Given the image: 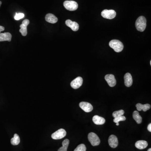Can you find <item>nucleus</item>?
I'll return each instance as SVG.
<instances>
[{
    "mask_svg": "<svg viewBox=\"0 0 151 151\" xmlns=\"http://www.w3.org/2000/svg\"><path fill=\"white\" fill-rule=\"evenodd\" d=\"M135 25L136 29L139 31L141 32L144 31L146 27V19L144 16H139L136 21Z\"/></svg>",
    "mask_w": 151,
    "mask_h": 151,
    "instance_id": "f257e3e1",
    "label": "nucleus"
},
{
    "mask_svg": "<svg viewBox=\"0 0 151 151\" xmlns=\"http://www.w3.org/2000/svg\"><path fill=\"white\" fill-rule=\"evenodd\" d=\"M109 46L116 52H120L124 49V45L122 43L117 40H113L110 42Z\"/></svg>",
    "mask_w": 151,
    "mask_h": 151,
    "instance_id": "f03ea898",
    "label": "nucleus"
},
{
    "mask_svg": "<svg viewBox=\"0 0 151 151\" xmlns=\"http://www.w3.org/2000/svg\"><path fill=\"white\" fill-rule=\"evenodd\" d=\"M88 139L93 146H98L100 144V140L99 137L94 133L91 132L89 134L88 136Z\"/></svg>",
    "mask_w": 151,
    "mask_h": 151,
    "instance_id": "7ed1b4c3",
    "label": "nucleus"
},
{
    "mask_svg": "<svg viewBox=\"0 0 151 151\" xmlns=\"http://www.w3.org/2000/svg\"><path fill=\"white\" fill-rule=\"evenodd\" d=\"M64 6L67 10L70 11H74L77 10L78 8L77 3L73 1H64Z\"/></svg>",
    "mask_w": 151,
    "mask_h": 151,
    "instance_id": "20e7f679",
    "label": "nucleus"
},
{
    "mask_svg": "<svg viewBox=\"0 0 151 151\" xmlns=\"http://www.w3.org/2000/svg\"><path fill=\"white\" fill-rule=\"evenodd\" d=\"M101 15L105 19H112L116 16V13L113 10H104L101 13Z\"/></svg>",
    "mask_w": 151,
    "mask_h": 151,
    "instance_id": "39448f33",
    "label": "nucleus"
},
{
    "mask_svg": "<svg viewBox=\"0 0 151 151\" xmlns=\"http://www.w3.org/2000/svg\"><path fill=\"white\" fill-rule=\"evenodd\" d=\"M66 135V132L65 130L63 129H61L53 133L51 135V137L53 139L57 140L63 139Z\"/></svg>",
    "mask_w": 151,
    "mask_h": 151,
    "instance_id": "423d86ee",
    "label": "nucleus"
},
{
    "mask_svg": "<svg viewBox=\"0 0 151 151\" xmlns=\"http://www.w3.org/2000/svg\"><path fill=\"white\" fill-rule=\"evenodd\" d=\"M29 24V21L28 19H26L22 21V24L20 26V29L19 32L23 36H25L27 35V26Z\"/></svg>",
    "mask_w": 151,
    "mask_h": 151,
    "instance_id": "0eeeda50",
    "label": "nucleus"
},
{
    "mask_svg": "<svg viewBox=\"0 0 151 151\" xmlns=\"http://www.w3.org/2000/svg\"><path fill=\"white\" fill-rule=\"evenodd\" d=\"M83 79L81 77L79 76L73 80L71 83V87L74 89H77L80 87L82 85Z\"/></svg>",
    "mask_w": 151,
    "mask_h": 151,
    "instance_id": "6e6552de",
    "label": "nucleus"
},
{
    "mask_svg": "<svg viewBox=\"0 0 151 151\" xmlns=\"http://www.w3.org/2000/svg\"><path fill=\"white\" fill-rule=\"evenodd\" d=\"M79 106L85 112H90L93 109L92 105L89 102H81L79 103Z\"/></svg>",
    "mask_w": 151,
    "mask_h": 151,
    "instance_id": "1a4fd4ad",
    "label": "nucleus"
},
{
    "mask_svg": "<svg viewBox=\"0 0 151 151\" xmlns=\"http://www.w3.org/2000/svg\"><path fill=\"white\" fill-rule=\"evenodd\" d=\"M105 78L109 86L110 87H113L116 85V79L113 75L107 74L105 76Z\"/></svg>",
    "mask_w": 151,
    "mask_h": 151,
    "instance_id": "9d476101",
    "label": "nucleus"
},
{
    "mask_svg": "<svg viewBox=\"0 0 151 151\" xmlns=\"http://www.w3.org/2000/svg\"><path fill=\"white\" fill-rule=\"evenodd\" d=\"M108 143L111 147L112 148L117 147L118 144V141L117 137L115 135H110L109 137Z\"/></svg>",
    "mask_w": 151,
    "mask_h": 151,
    "instance_id": "9b49d317",
    "label": "nucleus"
},
{
    "mask_svg": "<svg viewBox=\"0 0 151 151\" xmlns=\"http://www.w3.org/2000/svg\"><path fill=\"white\" fill-rule=\"evenodd\" d=\"M66 24L71 28L74 31H77L79 29V24L75 21H73L70 19H68L66 21Z\"/></svg>",
    "mask_w": 151,
    "mask_h": 151,
    "instance_id": "f8f14e48",
    "label": "nucleus"
},
{
    "mask_svg": "<svg viewBox=\"0 0 151 151\" xmlns=\"http://www.w3.org/2000/svg\"><path fill=\"white\" fill-rule=\"evenodd\" d=\"M124 82L125 85L127 87H130L131 86L133 83V79L131 74L127 73L125 74L124 76Z\"/></svg>",
    "mask_w": 151,
    "mask_h": 151,
    "instance_id": "ddd939ff",
    "label": "nucleus"
},
{
    "mask_svg": "<svg viewBox=\"0 0 151 151\" xmlns=\"http://www.w3.org/2000/svg\"><path fill=\"white\" fill-rule=\"evenodd\" d=\"M12 35L9 33H0V42L7 41H11Z\"/></svg>",
    "mask_w": 151,
    "mask_h": 151,
    "instance_id": "4468645a",
    "label": "nucleus"
},
{
    "mask_svg": "<svg viewBox=\"0 0 151 151\" xmlns=\"http://www.w3.org/2000/svg\"><path fill=\"white\" fill-rule=\"evenodd\" d=\"M45 20L51 24H55L57 22L58 19L55 15L52 14H48L46 15Z\"/></svg>",
    "mask_w": 151,
    "mask_h": 151,
    "instance_id": "2eb2a0df",
    "label": "nucleus"
},
{
    "mask_svg": "<svg viewBox=\"0 0 151 151\" xmlns=\"http://www.w3.org/2000/svg\"><path fill=\"white\" fill-rule=\"evenodd\" d=\"M136 106L137 110L139 111L143 110L144 112H146L151 108V105L149 104L143 105L141 103H137L136 104Z\"/></svg>",
    "mask_w": 151,
    "mask_h": 151,
    "instance_id": "dca6fc26",
    "label": "nucleus"
},
{
    "mask_svg": "<svg viewBox=\"0 0 151 151\" xmlns=\"http://www.w3.org/2000/svg\"><path fill=\"white\" fill-rule=\"evenodd\" d=\"M93 120L94 124L96 125H102L105 122V120L104 118L97 115H95L93 117Z\"/></svg>",
    "mask_w": 151,
    "mask_h": 151,
    "instance_id": "f3484780",
    "label": "nucleus"
},
{
    "mask_svg": "<svg viewBox=\"0 0 151 151\" xmlns=\"http://www.w3.org/2000/svg\"><path fill=\"white\" fill-rule=\"evenodd\" d=\"M148 143L144 140H139L135 143V146L139 149H143L147 146Z\"/></svg>",
    "mask_w": 151,
    "mask_h": 151,
    "instance_id": "a211bd4d",
    "label": "nucleus"
},
{
    "mask_svg": "<svg viewBox=\"0 0 151 151\" xmlns=\"http://www.w3.org/2000/svg\"><path fill=\"white\" fill-rule=\"evenodd\" d=\"M133 117L138 124H141L142 121V118L139 115L138 111H134L133 113Z\"/></svg>",
    "mask_w": 151,
    "mask_h": 151,
    "instance_id": "6ab92c4d",
    "label": "nucleus"
},
{
    "mask_svg": "<svg viewBox=\"0 0 151 151\" xmlns=\"http://www.w3.org/2000/svg\"><path fill=\"white\" fill-rule=\"evenodd\" d=\"M69 144V140L68 139H66L63 141L62 146L60 147L57 151H67L68 147Z\"/></svg>",
    "mask_w": 151,
    "mask_h": 151,
    "instance_id": "aec40b11",
    "label": "nucleus"
},
{
    "mask_svg": "<svg viewBox=\"0 0 151 151\" xmlns=\"http://www.w3.org/2000/svg\"><path fill=\"white\" fill-rule=\"evenodd\" d=\"M20 137L19 135L16 134H14V137L11 140V143L13 145H17L20 143Z\"/></svg>",
    "mask_w": 151,
    "mask_h": 151,
    "instance_id": "412c9836",
    "label": "nucleus"
},
{
    "mask_svg": "<svg viewBox=\"0 0 151 151\" xmlns=\"http://www.w3.org/2000/svg\"><path fill=\"white\" fill-rule=\"evenodd\" d=\"M124 114V110H120L118 111H115L112 113V116L114 118L119 117L120 116H123Z\"/></svg>",
    "mask_w": 151,
    "mask_h": 151,
    "instance_id": "4be33fe9",
    "label": "nucleus"
},
{
    "mask_svg": "<svg viewBox=\"0 0 151 151\" xmlns=\"http://www.w3.org/2000/svg\"><path fill=\"white\" fill-rule=\"evenodd\" d=\"M86 147L85 145L84 144H81L77 146L74 151H86Z\"/></svg>",
    "mask_w": 151,
    "mask_h": 151,
    "instance_id": "5701e85b",
    "label": "nucleus"
},
{
    "mask_svg": "<svg viewBox=\"0 0 151 151\" xmlns=\"http://www.w3.org/2000/svg\"><path fill=\"white\" fill-rule=\"evenodd\" d=\"M126 120V117H125L124 116H121L119 117H115L113 119V121L115 123H119L120 121H125V120Z\"/></svg>",
    "mask_w": 151,
    "mask_h": 151,
    "instance_id": "b1692460",
    "label": "nucleus"
},
{
    "mask_svg": "<svg viewBox=\"0 0 151 151\" xmlns=\"http://www.w3.org/2000/svg\"><path fill=\"white\" fill-rule=\"evenodd\" d=\"M24 17V14L23 13H17L16 14L15 16H14V19L16 20H20V19H22Z\"/></svg>",
    "mask_w": 151,
    "mask_h": 151,
    "instance_id": "393cba45",
    "label": "nucleus"
},
{
    "mask_svg": "<svg viewBox=\"0 0 151 151\" xmlns=\"http://www.w3.org/2000/svg\"><path fill=\"white\" fill-rule=\"evenodd\" d=\"M147 129L149 132H151V124H149V125L148 126Z\"/></svg>",
    "mask_w": 151,
    "mask_h": 151,
    "instance_id": "a878e982",
    "label": "nucleus"
},
{
    "mask_svg": "<svg viewBox=\"0 0 151 151\" xmlns=\"http://www.w3.org/2000/svg\"><path fill=\"white\" fill-rule=\"evenodd\" d=\"M4 30H5V28L4 27V26H0V33L1 32L3 31Z\"/></svg>",
    "mask_w": 151,
    "mask_h": 151,
    "instance_id": "bb28decb",
    "label": "nucleus"
},
{
    "mask_svg": "<svg viewBox=\"0 0 151 151\" xmlns=\"http://www.w3.org/2000/svg\"><path fill=\"white\" fill-rule=\"evenodd\" d=\"M147 151H151V148H149V149H148Z\"/></svg>",
    "mask_w": 151,
    "mask_h": 151,
    "instance_id": "cd10ccee",
    "label": "nucleus"
},
{
    "mask_svg": "<svg viewBox=\"0 0 151 151\" xmlns=\"http://www.w3.org/2000/svg\"><path fill=\"white\" fill-rule=\"evenodd\" d=\"M1 4H2V2H1V1H0V7L1 6Z\"/></svg>",
    "mask_w": 151,
    "mask_h": 151,
    "instance_id": "c85d7f7f",
    "label": "nucleus"
},
{
    "mask_svg": "<svg viewBox=\"0 0 151 151\" xmlns=\"http://www.w3.org/2000/svg\"><path fill=\"white\" fill-rule=\"evenodd\" d=\"M119 124L118 123H116V125H117V126H119Z\"/></svg>",
    "mask_w": 151,
    "mask_h": 151,
    "instance_id": "c756f323",
    "label": "nucleus"
},
{
    "mask_svg": "<svg viewBox=\"0 0 151 151\" xmlns=\"http://www.w3.org/2000/svg\"><path fill=\"white\" fill-rule=\"evenodd\" d=\"M150 65H151V61H150Z\"/></svg>",
    "mask_w": 151,
    "mask_h": 151,
    "instance_id": "7c9ffc66",
    "label": "nucleus"
}]
</instances>
